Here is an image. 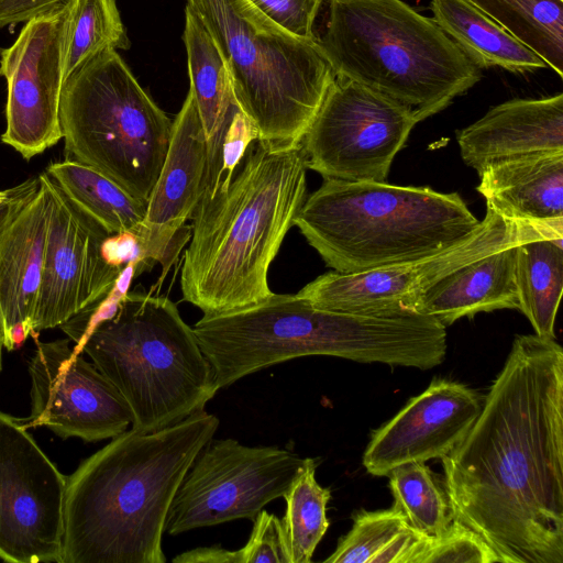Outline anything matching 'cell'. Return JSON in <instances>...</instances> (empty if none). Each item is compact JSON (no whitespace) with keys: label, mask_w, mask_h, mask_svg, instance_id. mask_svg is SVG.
<instances>
[{"label":"cell","mask_w":563,"mask_h":563,"mask_svg":"<svg viewBox=\"0 0 563 563\" xmlns=\"http://www.w3.org/2000/svg\"><path fill=\"white\" fill-rule=\"evenodd\" d=\"M452 519L499 563H563V349L517 335L482 410L441 457Z\"/></svg>","instance_id":"6da1fadb"},{"label":"cell","mask_w":563,"mask_h":563,"mask_svg":"<svg viewBox=\"0 0 563 563\" xmlns=\"http://www.w3.org/2000/svg\"><path fill=\"white\" fill-rule=\"evenodd\" d=\"M219 419L206 410L166 428L133 429L67 477L62 563H165L176 492Z\"/></svg>","instance_id":"7a4b0ae2"},{"label":"cell","mask_w":563,"mask_h":563,"mask_svg":"<svg viewBox=\"0 0 563 563\" xmlns=\"http://www.w3.org/2000/svg\"><path fill=\"white\" fill-rule=\"evenodd\" d=\"M229 181H202L180 275L183 299L203 314L255 305L273 294L268 269L306 199L301 145L256 140Z\"/></svg>","instance_id":"3957f363"},{"label":"cell","mask_w":563,"mask_h":563,"mask_svg":"<svg viewBox=\"0 0 563 563\" xmlns=\"http://www.w3.org/2000/svg\"><path fill=\"white\" fill-rule=\"evenodd\" d=\"M218 389L292 358L328 355L430 369L445 358L446 327L418 313L360 314L272 294L234 311L203 314L192 327Z\"/></svg>","instance_id":"277c9868"},{"label":"cell","mask_w":563,"mask_h":563,"mask_svg":"<svg viewBox=\"0 0 563 563\" xmlns=\"http://www.w3.org/2000/svg\"><path fill=\"white\" fill-rule=\"evenodd\" d=\"M314 42L335 76L407 107L418 122L475 86L482 70L432 18L402 0H323Z\"/></svg>","instance_id":"5b68a950"},{"label":"cell","mask_w":563,"mask_h":563,"mask_svg":"<svg viewBox=\"0 0 563 563\" xmlns=\"http://www.w3.org/2000/svg\"><path fill=\"white\" fill-rule=\"evenodd\" d=\"M481 223L456 192L331 178L305 199L294 220L324 263L344 274L431 256Z\"/></svg>","instance_id":"8992f818"},{"label":"cell","mask_w":563,"mask_h":563,"mask_svg":"<svg viewBox=\"0 0 563 563\" xmlns=\"http://www.w3.org/2000/svg\"><path fill=\"white\" fill-rule=\"evenodd\" d=\"M75 347L123 396L136 431H156L205 410L219 390L194 329L167 297L125 292Z\"/></svg>","instance_id":"52a82bcc"},{"label":"cell","mask_w":563,"mask_h":563,"mask_svg":"<svg viewBox=\"0 0 563 563\" xmlns=\"http://www.w3.org/2000/svg\"><path fill=\"white\" fill-rule=\"evenodd\" d=\"M227 63L234 98L274 147L301 145L335 74L316 42L283 30L249 0H186Z\"/></svg>","instance_id":"ba28073f"},{"label":"cell","mask_w":563,"mask_h":563,"mask_svg":"<svg viewBox=\"0 0 563 563\" xmlns=\"http://www.w3.org/2000/svg\"><path fill=\"white\" fill-rule=\"evenodd\" d=\"M59 120L66 158L93 168L147 203L173 121L115 49L102 52L64 81Z\"/></svg>","instance_id":"9c48e42d"},{"label":"cell","mask_w":563,"mask_h":563,"mask_svg":"<svg viewBox=\"0 0 563 563\" xmlns=\"http://www.w3.org/2000/svg\"><path fill=\"white\" fill-rule=\"evenodd\" d=\"M563 238V229L507 220L487 209L481 227L464 241L418 261L361 273L329 272L297 295L317 308L360 314L393 316L409 311L432 285L498 250L523 242Z\"/></svg>","instance_id":"30bf717a"},{"label":"cell","mask_w":563,"mask_h":563,"mask_svg":"<svg viewBox=\"0 0 563 563\" xmlns=\"http://www.w3.org/2000/svg\"><path fill=\"white\" fill-rule=\"evenodd\" d=\"M417 123L409 107L335 76L301 142L307 168L323 179L386 181Z\"/></svg>","instance_id":"8fae6325"},{"label":"cell","mask_w":563,"mask_h":563,"mask_svg":"<svg viewBox=\"0 0 563 563\" xmlns=\"http://www.w3.org/2000/svg\"><path fill=\"white\" fill-rule=\"evenodd\" d=\"M305 459L277 446L211 439L185 474L165 531L176 536L236 519H254L283 497Z\"/></svg>","instance_id":"7c38bea8"},{"label":"cell","mask_w":563,"mask_h":563,"mask_svg":"<svg viewBox=\"0 0 563 563\" xmlns=\"http://www.w3.org/2000/svg\"><path fill=\"white\" fill-rule=\"evenodd\" d=\"M67 477L0 411V559L62 563Z\"/></svg>","instance_id":"4fadbf2b"},{"label":"cell","mask_w":563,"mask_h":563,"mask_svg":"<svg viewBox=\"0 0 563 563\" xmlns=\"http://www.w3.org/2000/svg\"><path fill=\"white\" fill-rule=\"evenodd\" d=\"M70 4L68 0L27 20L13 44L0 48V76L7 81L1 140L24 159L63 139L59 102Z\"/></svg>","instance_id":"5bb4252c"},{"label":"cell","mask_w":563,"mask_h":563,"mask_svg":"<svg viewBox=\"0 0 563 563\" xmlns=\"http://www.w3.org/2000/svg\"><path fill=\"white\" fill-rule=\"evenodd\" d=\"M31 416L27 427L44 426L63 439H112L132 424L131 409L117 387L85 361L69 340L38 342L29 363Z\"/></svg>","instance_id":"9a60e30c"},{"label":"cell","mask_w":563,"mask_h":563,"mask_svg":"<svg viewBox=\"0 0 563 563\" xmlns=\"http://www.w3.org/2000/svg\"><path fill=\"white\" fill-rule=\"evenodd\" d=\"M52 192L33 333L59 327L80 312L99 307L124 269L110 264L103 254V242L112 234L74 203L53 179Z\"/></svg>","instance_id":"2e32d148"},{"label":"cell","mask_w":563,"mask_h":563,"mask_svg":"<svg viewBox=\"0 0 563 563\" xmlns=\"http://www.w3.org/2000/svg\"><path fill=\"white\" fill-rule=\"evenodd\" d=\"M482 405L468 386L433 379L373 432L363 454L364 467L374 476H387L400 465L443 457L466 435Z\"/></svg>","instance_id":"e0dca14e"},{"label":"cell","mask_w":563,"mask_h":563,"mask_svg":"<svg viewBox=\"0 0 563 563\" xmlns=\"http://www.w3.org/2000/svg\"><path fill=\"white\" fill-rule=\"evenodd\" d=\"M52 209V179L44 172L0 229V323L9 351L33 333Z\"/></svg>","instance_id":"ac0fdd59"},{"label":"cell","mask_w":563,"mask_h":563,"mask_svg":"<svg viewBox=\"0 0 563 563\" xmlns=\"http://www.w3.org/2000/svg\"><path fill=\"white\" fill-rule=\"evenodd\" d=\"M456 140L464 163L477 174L504 161L562 152L563 93L495 106L459 131Z\"/></svg>","instance_id":"d6986e66"},{"label":"cell","mask_w":563,"mask_h":563,"mask_svg":"<svg viewBox=\"0 0 563 563\" xmlns=\"http://www.w3.org/2000/svg\"><path fill=\"white\" fill-rule=\"evenodd\" d=\"M208 151L209 140L189 90L173 120L165 161L146 203L145 225L175 235L191 219L201 195Z\"/></svg>","instance_id":"ffe728a7"},{"label":"cell","mask_w":563,"mask_h":563,"mask_svg":"<svg viewBox=\"0 0 563 563\" xmlns=\"http://www.w3.org/2000/svg\"><path fill=\"white\" fill-rule=\"evenodd\" d=\"M477 191L507 220L563 229V151L527 155L485 167Z\"/></svg>","instance_id":"44dd1931"},{"label":"cell","mask_w":563,"mask_h":563,"mask_svg":"<svg viewBox=\"0 0 563 563\" xmlns=\"http://www.w3.org/2000/svg\"><path fill=\"white\" fill-rule=\"evenodd\" d=\"M516 246L498 250L443 277L420 295L409 311L433 317L448 327L478 312L519 309Z\"/></svg>","instance_id":"7402d4cb"},{"label":"cell","mask_w":563,"mask_h":563,"mask_svg":"<svg viewBox=\"0 0 563 563\" xmlns=\"http://www.w3.org/2000/svg\"><path fill=\"white\" fill-rule=\"evenodd\" d=\"M433 20L482 70L526 74L549 67L533 51L466 0H431Z\"/></svg>","instance_id":"603a6c76"},{"label":"cell","mask_w":563,"mask_h":563,"mask_svg":"<svg viewBox=\"0 0 563 563\" xmlns=\"http://www.w3.org/2000/svg\"><path fill=\"white\" fill-rule=\"evenodd\" d=\"M430 538L395 508L358 511L327 563H421Z\"/></svg>","instance_id":"cb8c5ba5"},{"label":"cell","mask_w":563,"mask_h":563,"mask_svg":"<svg viewBox=\"0 0 563 563\" xmlns=\"http://www.w3.org/2000/svg\"><path fill=\"white\" fill-rule=\"evenodd\" d=\"M519 309L534 333L555 339L554 323L563 290V238L540 239L516 246Z\"/></svg>","instance_id":"d4e9b609"},{"label":"cell","mask_w":563,"mask_h":563,"mask_svg":"<svg viewBox=\"0 0 563 563\" xmlns=\"http://www.w3.org/2000/svg\"><path fill=\"white\" fill-rule=\"evenodd\" d=\"M183 40L187 51L189 90L192 92L208 140L236 103L227 63L211 33L186 5Z\"/></svg>","instance_id":"484cf974"},{"label":"cell","mask_w":563,"mask_h":563,"mask_svg":"<svg viewBox=\"0 0 563 563\" xmlns=\"http://www.w3.org/2000/svg\"><path fill=\"white\" fill-rule=\"evenodd\" d=\"M46 174L74 203L111 234L133 231L144 222L146 203L132 198L85 164L66 158L51 164Z\"/></svg>","instance_id":"4316f807"},{"label":"cell","mask_w":563,"mask_h":563,"mask_svg":"<svg viewBox=\"0 0 563 563\" xmlns=\"http://www.w3.org/2000/svg\"><path fill=\"white\" fill-rule=\"evenodd\" d=\"M563 77V0H466Z\"/></svg>","instance_id":"83f0119b"},{"label":"cell","mask_w":563,"mask_h":563,"mask_svg":"<svg viewBox=\"0 0 563 563\" xmlns=\"http://www.w3.org/2000/svg\"><path fill=\"white\" fill-rule=\"evenodd\" d=\"M316 468V460L306 457L283 495L286 510L279 520L288 563H309L329 528L331 492L319 485Z\"/></svg>","instance_id":"f1b7e54d"},{"label":"cell","mask_w":563,"mask_h":563,"mask_svg":"<svg viewBox=\"0 0 563 563\" xmlns=\"http://www.w3.org/2000/svg\"><path fill=\"white\" fill-rule=\"evenodd\" d=\"M129 47L115 0H71L65 34L64 81L102 52Z\"/></svg>","instance_id":"f546056e"},{"label":"cell","mask_w":563,"mask_h":563,"mask_svg":"<svg viewBox=\"0 0 563 563\" xmlns=\"http://www.w3.org/2000/svg\"><path fill=\"white\" fill-rule=\"evenodd\" d=\"M393 508L418 532L437 538L451 523L452 515L443 486L424 463H409L388 475Z\"/></svg>","instance_id":"4dcf8cb0"},{"label":"cell","mask_w":563,"mask_h":563,"mask_svg":"<svg viewBox=\"0 0 563 563\" xmlns=\"http://www.w3.org/2000/svg\"><path fill=\"white\" fill-rule=\"evenodd\" d=\"M498 558L471 529L452 520L446 530L430 538L421 563H496Z\"/></svg>","instance_id":"1f68e13d"},{"label":"cell","mask_w":563,"mask_h":563,"mask_svg":"<svg viewBox=\"0 0 563 563\" xmlns=\"http://www.w3.org/2000/svg\"><path fill=\"white\" fill-rule=\"evenodd\" d=\"M288 33L314 42V27L323 0H249Z\"/></svg>","instance_id":"d6a6232c"},{"label":"cell","mask_w":563,"mask_h":563,"mask_svg":"<svg viewBox=\"0 0 563 563\" xmlns=\"http://www.w3.org/2000/svg\"><path fill=\"white\" fill-rule=\"evenodd\" d=\"M253 521L247 542L239 549L241 563H288L279 518L262 509Z\"/></svg>","instance_id":"836d02e7"},{"label":"cell","mask_w":563,"mask_h":563,"mask_svg":"<svg viewBox=\"0 0 563 563\" xmlns=\"http://www.w3.org/2000/svg\"><path fill=\"white\" fill-rule=\"evenodd\" d=\"M68 0H0V27L26 22Z\"/></svg>","instance_id":"e575fe53"},{"label":"cell","mask_w":563,"mask_h":563,"mask_svg":"<svg viewBox=\"0 0 563 563\" xmlns=\"http://www.w3.org/2000/svg\"><path fill=\"white\" fill-rule=\"evenodd\" d=\"M174 563H241L240 551H230L219 545L200 547L183 552L173 559Z\"/></svg>","instance_id":"d590c367"},{"label":"cell","mask_w":563,"mask_h":563,"mask_svg":"<svg viewBox=\"0 0 563 563\" xmlns=\"http://www.w3.org/2000/svg\"><path fill=\"white\" fill-rule=\"evenodd\" d=\"M37 181L38 176L27 179L13 188L0 190V229L29 192L35 187Z\"/></svg>","instance_id":"8d00e7d4"},{"label":"cell","mask_w":563,"mask_h":563,"mask_svg":"<svg viewBox=\"0 0 563 563\" xmlns=\"http://www.w3.org/2000/svg\"><path fill=\"white\" fill-rule=\"evenodd\" d=\"M2 346H3V330H2V325L0 323V369H1V351H2Z\"/></svg>","instance_id":"74e56055"}]
</instances>
